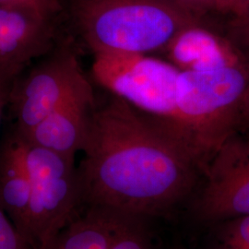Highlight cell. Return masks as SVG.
Instances as JSON below:
<instances>
[{
    "instance_id": "obj_1",
    "label": "cell",
    "mask_w": 249,
    "mask_h": 249,
    "mask_svg": "<svg viewBox=\"0 0 249 249\" xmlns=\"http://www.w3.org/2000/svg\"><path fill=\"white\" fill-rule=\"evenodd\" d=\"M83 152L82 206L145 220L190 200L203 176L155 118L114 95L94 108Z\"/></svg>"
},
{
    "instance_id": "obj_2",
    "label": "cell",
    "mask_w": 249,
    "mask_h": 249,
    "mask_svg": "<svg viewBox=\"0 0 249 249\" xmlns=\"http://www.w3.org/2000/svg\"><path fill=\"white\" fill-rule=\"evenodd\" d=\"M249 87V63L212 71L179 73L173 116L160 124L204 174L216 152L239 125Z\"/></svg>"
},
{
    "instance_id": "obj_3",
    "label": "cell",
    "mask_w": 249,
    "mask_h": 249,
    "mask_svg": "<svg viewBox=\"0 0 249 249\" xmlns=\"http://www.w3.org/2000/svg\"><path fill=\"white\" fill-rule=\"evenodd\" d=\"M73 24L94 53L162 50L199 16L172 0H71Z\"/></svg>"
},
{
    "instance_id": "obj_4",
    "label": "cell",
    "mask_w": 249,
    "mask_h": 249,
    "mask_svg": "<svg viewBox=\"0 0 249 249\" xmlns=\"http://www.w3.org/2000/svg\"><path fill=\"white\" fill-rule=\"evenodd\" d=\"M18 140L31 182L29 240L44 249L83 207L79 170L75 158Z\"/></svg>"
},
{
    "instance_id": "obj_5",
    "label": "cell",
    "mask_w": 249,
    "mask_h": 249,
    "mask_svg": "<svg viewBox=\"0 0 249 249\" xmlns=\"http://www.w3.org/2000/svg\"><path fill=\"white\" fill-rule=\"evenodd\" d=\"M91 92L71 45L57 42L12 84L9 106L15 118L13 133L26 135L66 102Z\"/></svg>"
},
{
    "instance_id": "obj_6",
    "label": "cell",
    "mask_w": 249,
    "mask_h": 249,
    "mask_svg": "<svg viewBox=\"0 0 249 249\" xmlns=\"http://www.w3.org/2000/svg\"><path fill=\"white\" fill-rule=\"evenodd\" d=\"M148 53H94V80L114 96L165 124L176 107L180 71Z\"/></svg>"
},
{
    "instance_id": "obj_7",
    "label": "cell",
    "mask_w": 249,
    "mask_h": 249,
    "mask_svg": "<svg viewBox=\"0 0 249 249\" xmlns=\"http://www.w3.org/2000/svg\"><path fill=\"white\" fill-rule=\"evenodd\" d=\"M189 205L192 220L204 227L249 215V138L235 133L223 143Z\"/></svg>"
},
{
    "instance_id": "obj_8",
    "label": "cell",
    "mask_w": 249,
    "mask_h": 249,
    "mask_svg": "<svg viewBox=\"0 0 249 249\" xmlns=\"http://www.w3.org/2000/svg\"><path fill=\"white\" fill-rule=\"evenodd\" d=\"M57 41L53 20L27 9L0 6V58L7 67L23 71Z\"/></svg>"
},
{
    "instance_id": "obj_9",
    "label": "cell",
    "mask_w": 249,
    "mask_h": 249,
    "mask_svg": "<svg viewBox=\"0 0 249 249\" xmlns=\"http://www.w3.org/2000/svg\"><path fill=\"white\" fill-rule=\"evenodd\" d=\"M96 107L94 93L71 99L55 109L26 135L25 142L75 158L89 139L91 116Z\"/></svg>"
},
{
    "instance_id": "obj_10",
    "label": "cell",
    "mask_w": 249,
    "mask_h": 249,
    "mask_svg": "<svg viewBox=\"0 0 249 249\" xmlns=\"http://www.w3.org/2000/svg\"><path fill=\"white\" fill-rule=\"evenodd\" d=\"M163 51L181 71H212L245 61L230 41L202 22L180 31Z\"/></svg>"
},
{
    "instance_id": "obj_11",
    "label": "cell",
    "mask_w": 249,
    "mask_h": 249,
    "mask_svg": "<svg viewBox=\"0 0 249 249\" xmlns=\"http://www.w3.org/2000/svg\"><path fill=\"white\" fill-rule=\"evenodd\" d=\"M132 216L100 206H83L44 249H111Z\"/></svg>"
},
{
    "instance_id": "obj_12",
    "label": "cell",
    "mask_w": 249,
    "mask_h": 249,
    "mask_svg": "<svg viewBox=\"0 0 249 249\" xmlns=\"http://www.w3.org/2000/svg\"><path fill=\"white\" fill-rule=\"evenodd\" d=\"M31 182L22 145L10 134L0 143V209L29 240Z\"/></svg>"
},
{
    "instance_id": "obj_13",
    "label": "cell",
    "mask_w": 249,
    "mask_h": 249,
    "mask_svg": "<svg viewBox=\"0 0 249 249\" xmlns=\"http://www.w3.org/2000/svg\"><path fill=\"white\" fill-rule=\"evenodd\" d=\"M111 249H156L147 220L129 218L116 236Z\"/></svg>"
},
{
    "instance_id": "obj_14",
    "label": "cell",
    "mask_w": 249,
    "mask_h": 249,
    "mask_svg": "<svg viewBox=\"0 0 249 249\" xmlns=\"http://www.w3.org/2000/svg\"><path fill=\"white\" fill-rule=\"evenodd\" d=\"M221 248L249 249V215L234 218L221 223Z\"/></svg>"
},
{
    "instance_id": "obj_15",
    "label": "cell",
    "mask_w": 249,
    "mask_h": 249,
    "mask_svg": "<svg viewBox=\"0 0 249 249\" xmlns=\"http://www.w3.org/2000/svg\"><path fill=\"white\" fill-rule=\"evenodd\" d=\"M0 6L27 9L50 20H53L63 9L59 0H0Z\"/></svg>"
},
{
    "instance_id": "obj_16",
    "label": "cell",
    "mask_w": 249,
    "mask_h": 249,
    "mask_svg": "<svg viewBox=\"0 0 249 249\" xmlns=\"http://www.w3.org/2000/svg\"><path fill=\"white\" fill-rule=\"evenodd\" d=\"M0 249H34L8 214L0 209Z\"/></svg>"
},
{
    "instance_id": "obj_17",
    "label": "cell",
    "mask_w": 249,
    "mask_h": 249,
    "mask_svg": "<svg viewBox=\"0 0 249 249\" xmlns=\"http://www.w3.org/2000/svg\"><path fill=\"white\" fill-rule=\"evenodd\" d=\"M179 6L201 17L209 11L222 12V0H172Z\"/></svg>"
},
{
    "instance_id": "obj_18",
    "label": "cell",
    "mask_w": 249,
    "mask_h": 249,
    "mask_svg": "<svg viewBox=\"0 0 249 249\" xmlns=\"http://www.w3.org/2000/svg\"><path fill=\"white\" fill-rule=\"evenodd\" d=\"M18 76L9 73H0V123L4 110L9 106L10 89Z\"/></svg>"
},
{
    "instance_id": "obj_19",
    "label": "cell",
    "mask_w": 249,
    "mask_h": 249,
    "mask_svg": "<svg viewBox=\"0 0 249 249\" xmlns=\"http://www.w3.org/2000/svg\"><path fill=\"white\" fill-rule=\"evenodd\" d=\"M249 8V0H222V13H231L235 18L243 17Z\"/></svg>"
},
{
    "instance_id": "obj_20",
    "label": "cell",
    "mask_w": 249,
    "mask_h": 249,
    "mask_svg": "<svg viewBox=\"0 0 249 249\" xmlns=\"http://www.w3.org/2000/svg\"><path fill=\"white\" fill-rule=\"evenodd\" d=\"M232 28L235 36L249 32V8L243 17L235 18Z\"/></svg>"
},
{
    "instance_id": "obj_21",
    "label": "cell",
    "mask_w": 249,
    "mask_h": 249,
    "mask_svg": "<svg viewBox=\"0 0 249 249\" xmlns=\"http://www.w3.org/2000/svg\"><path fill=\"white\" fill-rule=\"evenodd\" d=\"M247 125L249 128V87L241 107L239 125Z\"/></svg>"
},
{
    "instance_id": "obj_22",
    "label": "cell",
    "mask_w": 249,
    "mask_h": 249,
    "mask_svg": "<svg viewBox=\"0 0 249 249\" xmlns=\"http://www.w3.org/2000/svg\"><path fill=\"white\" fill-rule=\"evenodd\" d=\"M235 37L237 38V41L240 43L241 46H243L247 50L249 55V32L235 36Z\"/></svg>"
},
{
    "instance_id": "obj_23",
    "label": "cell",
    "mask_w": 249,
    "mask_h": 249,
    "mask_svg": "<svg viewBox=\"0 0 249 249\" xmlns=\"http://www.w3.org/2000/svg\"><path fill=\"white\" fill-rule=\"evenodd\" d=\"M219 249H225V248H221V247H220V248H219Z\"/></svg>"
}]
</instances>
